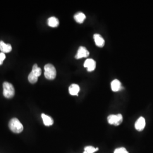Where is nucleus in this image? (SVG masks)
I'll return each mask as SVG.
<instances>
[{
	"instance_id": "f257e3e1",
	"label": "nucleus",
	"mask_w": 153,
	"mask_h": 153,
	"mask_svg": "<svg viewBox=\"0 0 153 153\" xmlns=\"http://www.w3.org/2000/svg\"><path fill=\"white\" fill-rule=\"evenodd\" d=\"M9 127L11 131L15 133H20L23 130L22 123L16 118H13L9 123Z\"/></svg>"
},
{
	"instance_id": "f03ea898",
	"label": "nucleus",
	"mask_w": 153,
	"mask_h": 153,
	"mask_svg": "<svg viewBox=\"0 0 153 153\" xmlns=\"http://www.w3.org/2000/svg\"><path fill=\"white\" fill-rule=\"evenodd\" d=\"M15 90L10 83L4 82L3 83V95L6 98H11L14 96Z\"/></svg>"
},
{
	"instance_id": "7ed1b4c3",
	"label": "nucleus",
	"mask_w": 153,
	"mask_h": 153,
	"mask_svg": "<svg viewBox=\"0 0 153 153\" xmlns=\"http://www.w3.org/2000/svg\"><path fill=\"white\" fill-rule=\"evenodd\" d=\"M44 76L48 79H54L56 76V70L55 66L51 64L44 66Z\"/></svg>"
},
{
	"instance_id": "20e7f679",
	"label": "nucleus",
	"mask_w": 153,
	"mask_h": 153,
	"mask_svg": "<svg viewBox=\"0 0 153 153\" xmlns=\"http://www.w3.org/2000/svg\"><path fill=\"white\" fill-rule=\"evenodd\" d=\"M123 116L121 114L111 115L108 116L107 120L108 123L111 125L119 126L123 121Z\"/></svg>"
},
{
	"instance_id": "39448f33",
	"label": "nucleus",
	"mask_w": 153,
	"mask_h": 153,
	"mask_svg": "<svg viewBox=\"0 0 153 153\" xmlns=\"http://www.w3.org/2000/svg\"><path fill=\"white\" fill-rule=\"evenodd\" d=\"M89 55V52L84 47H80L77 51L75 57L76 59H79L83 57H87Z\"/></svg>"
},
{
	"instance_id": "423d86ee",
	"label": "nucleus",
	"mask_w": 153,
	"mask_h": 153,
	"mask_svg": "<svg viewBox=\"0 0 153 153\" xmlns=\"http://www.w3.org/2000/svg\"><path fill=\"white\" fill-rule=\"evenodd\" d=\"M84 66L88 71H93L96 68V62L92 59H88L84 62Z\"/></svg>"
},
{
	"instance_id": "0eeeda50",
	"label": "nucleus",
	"mask_w": 153,
	"mask_h": 153,
	"mask_svg": "<svg viewBox=\"0 0 153 153\" xmlns=\"http://www.w3.org/2000/svg\"><path fill=\"white\" fill-rule=\"evenodd\" d=\"M146 125L145 119L143 117H140L135 123V128L138 131H142Z\"/></svg>"
},
{
	"instance_id": "6e6552de",
	"label": "nucleus",
	"mask_w": 153,
	"mask_h": 153,
	"mask_svg": "<svg viewBox=\"0 0 153 153\" xmlns=\"http://www.w3.org/2000/svg\"><path fill=\"white\" fill-rule=\"evenodd\" d=\"M94 39L95 41V44L99 47H103L105 44V41H104L103 38L99 34L95 33L94 35Z\"/></svg>"
},
{
	"instance_id": "1a4fd4ad",
	"label": "nucleus",
	"mask_w": 153,
	"mask_h": 153,
	"mask_svg": "<svg viewBox=\"0 0 153 153\" xmlns=\"http://www.w3.org/2000/svg\"><path fill=\"white\" fill-rule=\"evenodd\" d=\"M12 50V47L9 44H6L4 42L0 41V51L3 53L10 52Z\"/></svg>"
},
{
	"instance_id": "9d476101",
	"label": "nucleus",
	"mask_w": 153,
	"mask_h": 153,
	"mask_svg": "<svg viewBox=\"0 0 153 153\" xmlns=\"http://www.w3.org/2000/svg\"><path fill=\"white\" fill-rule=\"evenodd\" d=\"M79 90V86L76 84H72L69 88V91L71 95H78Z\"/></svg>"
},
{
	"instance_id": "9b49d317",
	"label": "nucleus",
	"mask_w": 153,
	"mask_h": 153,
	"mask_svg": "<svg viewBox=\"0 0 153 153\" xmlns=\"http://www.w3.org/2000/svg\"><path fill=\"white\" fill-rule=\"evenodd\" d=\"M42 117L43 121V123L45 126H51L53 124V120L51 117L44 114H42Z\"/></svg>"
},
{
	"instance_id": "f8f14e48",
	"label": "nucleus",
	"mask_w": 153,
	"mask_h": 153,
	"mask_svg": "<svg viewBox=\"0 0 153 153\" xmlns=\"http://www.w3.org/2000/svg\"><path fill=\"white\" fill-rule=\"evenodd\" d=\"M111 86L112 90L115 92L119 91L121 88V82L118 79H114V81H112L111 82Z\"/></svg>"
},
{
	"instance_id": "ddd939ff",
	"label": "nucleus",
	"mask_w": 153,
	"mask_h": 153,
	"mask_svg": "<svg viewBox=\"0 0 153 153\" xmlns=\"http://www.w3.org/2000/svg\"><path fill=\"white\" fill-rule=\"evenodd\" d=\"M48 25L50 27H56L59 25V21L55 16H51L48 19Z\"/></svg>"
},
{
	"instance_id": "4468645a",
	"label": "nucleus",
	"mask_w": 153,
	"mask_h": 153,
	"mask_svg": "<svg viewBox=\"0 0 153 153\" xmlns=\"http://www.w3.org/2000/svg\"><path fill=\"white\" fill-rule=\"evenodd\" d=\"M74 18L76 22H78L79 23H82L84 22V20L86 18V16L84 13H83L82 12H78L74 15Z\"/></svg>"
},
{
	"instance_id": "2eb2a0df",
	"label": "nucleus",
	"mask_w": 153,
	"mask_h": 153,
	"mask_svg": "<svg viewBox=\"0 0 153 153\" xmlns=\"http://www.w3.org/2000/svg\"><path fill=\"white\" fill-rule=\"evenodd\" d=\"M31 72L35 76L39 77L42 74V69L40 68H39L37 64H34L33 66V69H32Z\"/></svg>"
},
{
	"instance_id": "dca6fc26",
	"label": "nucleus",
	"mask_w": 153,
	"mask_h": 153,
	"mask_svg": "<svg viewBox=\"0 0 153 153\" xmlns=\"http://www.w3.org/2000/svg\"><path fill=\"white\" fill-rule=\"evenodd\" d=\"M28 81L30 82L31 83L33 84V83H35L36 82L38 81V77L35 76L32 72H31V73L29 74V75H28Z\"/></svg>"
},
{
	"instance_id": "f3484780",
	"label": "nucleus",
	"mask_w": 153,
	"mask_h": 153,
	"mask_svg": "<svg viewBox=\"0 0 153 153\" xmlns=\"http://www.w3.org/2000/svg\"><path fill=\"white\" fill-rule=\"evenodd\" d=\"M98 150V148H95L91 146H88L85 148L83 153H94Z\"/></svg>"
},
{
	"instance_id": "a211bd4d",
	"label": "nucleus",
	"mask_w": 153,
	"mask_h": 153,
	"mask_svg": "<svg viewBox=\"0 0 153 153\" xmlns=\"http://www.w3.org/2000/svg\"><path fill=\"white\" fill-rule=\"evenodd\" d=\"M114 153H129L126 150V148H117L115 149Z\"/></svg>"
},
{
	"instance_id": "6ab92c4d",
	"label": "nucleus",
	"mask_w": 153,
	"mask_h": 153,
	"mask_svg": "<svg viewBox=\"0 0 153 153\" xmlns=\"http://www.w3.org/2000/svg\"><path fill=\"white\" fill-rule=\"evenodd\" d=\"M6 56L4 53L1 52L0 53V65L2 64L3 61L5 59Z\"/></svg>"
}]
</instances>
